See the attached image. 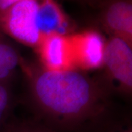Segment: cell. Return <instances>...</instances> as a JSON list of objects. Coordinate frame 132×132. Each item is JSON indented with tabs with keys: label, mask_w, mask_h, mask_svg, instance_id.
Listing matches in <instances>:
<instances>
[{
	"label": "cell",
	"mask_w": 132,
	"mask_h": 132,
	"mask_svg": "<svg viewBox=\"0 0 132 132\" xmlns=\"http://www.w3.org/2000/svg\"><path fill=\"white\" fill-rule=\"evenodd\" d=\"M33 96L48 120L57 127L73 128L95 116L98 90L76 70L39 71L32 83Z\"/></svg>",
	"instance_id": "cell-1"
},
{
	"label": "cell",
	"mask_w": 132,
	"mask_h": 132,
	"mask_svg": "<svg viewBox=\"0 0 132 132\" xmlns=\"http://www.w3.org/2000/svg\"><path fill=\"white\" fill-rule=\"evenodd\" d=\"M39 0H21L0 12V27L19 42L37 47L42 40L38 27Z\"/></svg>",
	"instance_id": "cell-2"
},
{
	"label": "cell",
	"mask_w": 132,
	"mask_h": 132,
	"mask_svg": "<svg viewBox=\"0 0 132 132\" xmlns=\"http://www.w3.org/2000/svg\"><path fill=\"white\" fill-rule=\"evenodd\" d=\"M76 68L96 69L104 65L106 42L97 31L89 29L69 35Z\"/></svg>",
	"instance_id": "cell-3"
},
{
	"label": "cell",
	"mask_w": 132,
	"mask_h": 132,
	"mask_svg": "<svg viewBox=\"0 0 132 132\" xmlns=\"http://www.w3.org/2000/svg\"><path fill=\"white\" fill-rule=\"evenodd\" d=\"M36 48L45 71L65 72L76 70L69 35L46 36Z\"/></svg>",
	"instance_id": "cell-4"
},
{
	"label": "cell",
	"mask_w": 132,
	"mask_h": 132,
	"mask_svg": "<svg viewBox=\"0 0 132 132\" xmlns=\"http://www.w3.org/2000/svg\"><path fill=\"white\" fill-rule=\"evenodd\" d=\"M104 64L110 76L124 90H131V45L123 39L112 37L106 42Z\"/></svg>",
	"instance_id": "cell-5"
},
{
	"label": "cell",
	"mask_w": 132,
	"mask_h": 132,
	"mask_svg": "<svg viewBox=\"0 0 132 132\" xmlns=\"http://www.w3.org/2000/svg\"><path fill=\"white\" fill-rule=\"evenodd\" d=\"M101 20L112 37L132 43L131 0H109L102 10Z\"/></svg>",
	"instance_id": "cell-6"
},
{
	"label": "cell",
	"mask_w": 132,
	"mask_h": 132,
	"mask_svg": "<svg viewBox=\"0 0 132 132\" xmlns=\"http://www.w3.org/2000/svg\"><path fill=\"white\" fill-rule=\"evenodd\" d=\"M38 27L43 38L55 34L68 35L71 31V24L56 0H39Z\"/></svg>",
	"instance_id": "cell-7"
},
{
	"label": "cell",
	"mask_w": 132,
	"mask_h": 132,
	"mask_svg": "<svg viewBox=\"0 0 132 132\" xmlns=\"http://www.w3.org/2000/svg\"><path fill=\"white\" fill-rule=\"evenodd\" d=\"M19 57L15 49L0 40V81L9 76L18 65Z\"/></svg>",
	"instance_id": "cell-8"
},
{
	"label": "cell",
	"mask_w": 132,
	"mask_h": 132,
	"mask_svg": "<svg viewBox=\"0 0 132 132\" xmlns=\"http://www.w3.org/2000/svg\"><path fill=\"white\" fill-rule=\"evenodd\" d=\"M0 132H57L52 128L28 123L5 124Z\"/></svg>",
	"instance_id": "cell-9"
},
{
	"label": "cell",
	"mask_w": 132,
	"mask_h": 132,
	"mask_svg": "<svg viewBox=\"0 0 132 132\" xmlns=\"http://www.w3.org/2000/svg\"><path fill=\"white\" fill-rule=\"evenodd\" d=\"M10 104V93L6 85L0 81V130L5 125V118Z\"/></svg>",
	"instance_id": "cell-10"
},
{
	"label": "cell",
	"mask_w": 132,
	"mask_h": 132,
	"mask_svg": "<svg viewBox=\"0 0 132 132\" xmlns=\"http://www.w3.org/2000/svg\"><path fill=\"white\" fill-rule=\"evenodd\" d=\"M21 0H0V12L3 11L10 6Z\"/></svg>",
	"instance_id": "cell-11"
},
{
	"label": "cell",
	"mask_w": 132,
	"mask_h": 132,
	"mask_svg": "<svg viewBox=\"0 0 132 132\" xmlns=\"http://www.w3.org/2000/svg\"><path fill=\"white\" fill-rule=\"evenodd\" d=\"M118 132H131V129H127V130H124V131H121Z\"/></svg>",
	"instance_id": "cell-12"
}]
</instances>
